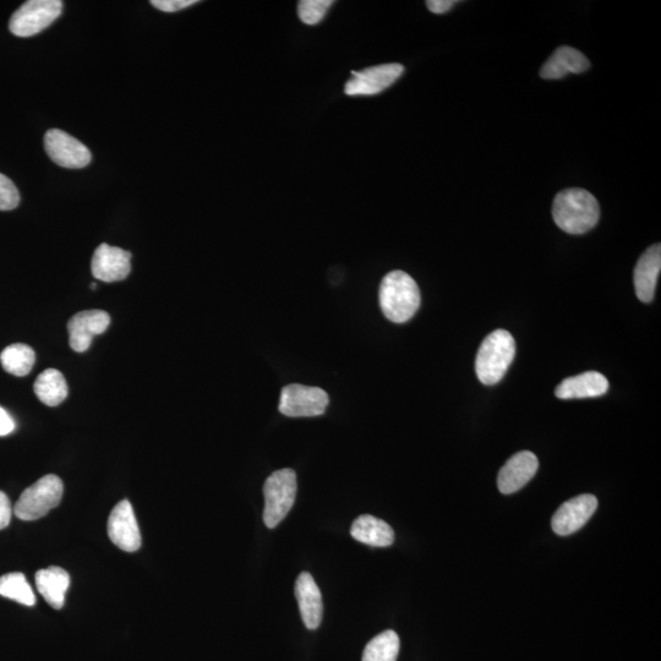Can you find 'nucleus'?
Wrapping results in <instances>:
<instances>
[{
	"label": "nucleus",
	"instance_id": "obj_1",
	"mask_svg": "<svg viewBox=\"0 0 661 661\" xmlns=\"http://www.w3.org/2000/svg\"><path fill=\"white\" fill-rule=\"evenodd\" d=\"M556 226L568 234H584L600 218V206L594 195L584 189H566L556 195L553 205Z\"/></svg>",
	"mask_w": 661,
	"mask_h": 661
},
{
	"label": "nucleus",
	"instance_id": "obj_2",
	"mask_svg": "<svg viewBox=\"0 0 661 661\" xmlns=\"http://www.w3.org/2000/svg\"><path fill=\"white\" fill-rule=\"evenodd\" d=\"M379 298L382 313L396 324L411 320L422 302L417 282L403 271H392L384 277Z\"/></svg>",
	"mask_w": 661,
	"mask_h": 661
},
{
	"label": "nucleus",
	"instance_id": "obj_3",
	"mask_svg": "<svg viewBox=\"0 0 661 661\" xmlns=\"http://www.w3.org/2000/svg\"><path fill=\"white\" fill-rule=\"evenodd\" d=\"M516 342L506 330L490 333L480 346L475 371L484 385L493 386L500 382L515 359Z\"/></svg>",
	"mask_w": 661,
	"mask_h": 661
},
{
	"label": "nucleus",
	"instance_id": "obj_4",
	"mask_svg": "<svg viewBox=\"0 0 661 661\" xmlns=\"http://www.w3.org/2000/svg\"><path fill=\"white\" fill-rule=\"evenodd\" d=\"M63 493L62 479L57 475H46L21 494L13 510L15 516L21 521L40 520L60 504Z\"/></svg>",
	"mask_w": 661,
	"mask_h": 661
},
{
	"label": "nucleus",
	"instance_id": "obj_5",
	"mask_svg": "<svg viewBox=\"0 0 661 661\" xmlns=\"http://www.w3.org/2000/svg\"><path fill=\"white\" fill-rule=\"evenodd\" d=\"M297 489V474L291 468L280 469L267 478L264 485L267 528H276L286 518L296 502Z\"/></svg>",
	"mask_w": 661,
	"mask_h": 661
},
{
	"label": "nucleus",
	"instance_id": "obj_6",
	"mask_svg": "<svg viewBox=\"0 0 661 661\" xmlns=\"http://www.w3.org/2000/svg\"><path fill=\"white\" fill-rule=\"evenodd\" d=\"M60 0H30L16 10L10 19L9 29L18 37H31L40 34L62 14Z\"/></svg>",
	"mask_w": 661,
	"mask_h": 661
},
{
	"label": "nucleus",
	"instance_id": "obj_7",
	"mask_svg": "<svg viewBox=\"0 0 661 661\" xmlns=\"http://www.w3.org/2000/svg\"><path fill=\"white\" fill-rule=\"evenodd\" d=\"M330 397L319 387L292 384L281 392L280 412L286 417H318L325 413Z\"/></svg>",
	"mask_w": 661,
	"mask_h": 661
},
{
	"label": "nucleus",
	"instance_id": "obj_8",
	"mask_svg": "<svg viewBox=\"0 0 661 661\" xmlns=\"http://www.w3.org/2000/svg\"><path fill=\"white\" fill-rule=\"evenodd\" d=\"M45 149L49 157L58 166L80 169L90 165L91 152L73 136L63 130H48L45 136Z\"/></svg>",
	"mask_w": 661,
	"mask_h": 661
},
{
	"label": "nucleus",
	"instance_id": "obj_9",
	"mask_svg": "<svg viewBox=\"0 0 661 661\" xmlns=\"http://www.w3.org/2000/svg\"><path fill=\"white\" fill-rule=\"evenodd\" d=\"M403 71L402 65L397 63L376 65L359 73L353 71V78L344 87V92L348 96L378 95L396 83Z\"/></svg>",
	"mask_w": 661,
	"mask_h": 661
},
{
	"label": "nucleus",
	"instance_id": "obj_10",
	"mask_svg": "<svg viewBox=\"0 0 661 661\" xmlns=\"http://www.w3.org/2000/svg\"><path fill=\"white\" fill-rule=\"evenodd\" d=\"M108 535L120 550L135 553L141 546V533L134 508L127 500L113 508L108 520Z\"/></svg>",
	"mask_w": 661,
	"mask_h": 661
},
{
	"label": "nucleus",
	"instance_id": "obj_11",
	"mask_svg": "<svg viewBox=\"0 0 661 661\" xmlns=\"http://www.w3.org/2000/svg\"><path fill=\"white\" fill-rule=\"evenodd\" d=\"M598 500L594 495H579L568 500L556 511L551 526L554 532L561 537H566L583 528L594 512L597 511Z\"/></svg>",
	"mask_w": 661,
	"mask_h": 661
},
{
	"label": "nucleus",
	"instance_id": "obj_12",
	"mask_svg": "<svg viewBox=\"0 0 661 661\" xmlns=\"http://www.w3.org/2000/svg\"><path fill=\"white\" fill-rule=\"evenodd\" d=\"M111 325V316L103 310H85L68 322L71 349L84 353L90 348L95 336L102 335Z\"/></svg>",
	"mask_w": 661,
	"mask_h": 661
},
{
	"label": "nucleus",
	"instance_id": "obj_13",
	"mask_svg": "<svg viewBox=\"0 0 661 661\" xmlns=\"http://www.w3.org/2000/svg\"><path fill=\"white\" fill-rule=\"evenodd\" d=\"M129 251L108 244H101L91 262L92 275L97 280L111 283L123 281L131 271Z\"/></svg>",
	"mask_w": 661,
	"mask_h": 661
},
{
	"label": "nucleus",
	"instance_id": "obj_14",
	"mask_svg": "<svg viewBox=\"0 0 661 661\" xmlns=\"http://www.w3.org/2000/svg\"><path fill=\"white\" fill-rule=\"evenodd\" d=\"M539 461L533 452L522 451L516 453L501 468L497 486L502 494L510 495L517 493L526 486L537 474Z\"/></svg>",
	"mask_w": 661,
	"mask_h": 661
},
{
	"label": "nucleus",
	"instance_id": "obj_15",
	"mask_svg": "<svg viewBox=\"0 0 661 661\" xmlns=\"http://www.w3.org/2000/svg\"><path fill=\"white\" fill-rule=\"evenodd\" d=\"M296 597L305 626L309 630H316L322 621L324 604L318 584L310 573H300L296 583Z\"/></svg>",
	"mask_w": 661,
	"mask_h": 661
},
{
	"label": "nucleus",
	"instance_id": "obj_16",
	"mask_svg": "<svg viewBox=\"0 0 661 661\" xmlns=\"http://www.w3.org/2000/svg\"><path fill=\"white\" fill-rule=\"evenodd\" d=\"M609 390V381L598 371H588L581 375L572 376L556 387L555 395L560 400H581L605 395Z\"/></svg>",
	"mask_w": 661,
	"mask_h": 661
},
{
	"label": "nucleus",
	"instance_id": "obj_17",
	"mask_svg": "<svg viewBox=\"0 0 661 661\" xmlns=\"http://www.w3.org/2000/svg\"><path fill=\"white\" fill-rule=\"evenodd\" d=\"M661 270V247L653 245L639 259L635 269L636 296L643 303L654 299L658 277Z\"/></svg>",
	"mask_w": 661,
	"mask_h": 661
},
{
	"label": "nucleus",
	"instance_id": "obj_18",
	"mask_svg": "<svg viewBox=\"0 0 661 661\" xmlns=\"http://www.w3.org/2000/svg\"><path fill=\"white\" fill-rule=\"evenodd\" d=\"M591 67L582 52L572 47L557 48L553 56L543 65L540 76L546 80L564 78L567 74H581Z\"/></svg>",
	"mask_w": 661,
	"mask_h": 661
},
{
	"label": "nucleus",
	"instance_id": "obj_19",
	"mask_svg": "<svg viewBox=\"0 0 661 661\" xmlns=\"http://www.w3.org/2000/svg\"><path fill=\"white\" fill-rule=\"evenodd\" d=\"M69 586L70 576L63 568L52 566L36 573L37 591L53 609L63 608Z\"/></svg>",
	"mask_w": 661,
	"mask_h": 661
},
{
	"label": "nucleus",
	"instance_id": "obj_20",
	"mask_svg": "<svg viewBox=\"0 0 661 661\" xmlns=\"http://www.w3.org/2000/svg\"><path fill=\"white\" fill-rule=\"evenodd\" d=\"M351 534L358 542L374 548H387L395 542V532L390 524L369 515L360 516L354 521Z\"/></svg>",
	"mask_w": 661,
	"mask_h": 661
},
{
	"label": "nucleus",
	"instance_id": "obj_21",
	"mask_svg": "<svg viewBox=\"0 0 661 661\" xmlns=\"http://www.w3.org/2000/svg\"><path fill=\"white\" fill-rule=\"evenodd\" d=\"M34 390L38 400L48 407H57L68 397L67 381L56 369L43 371L35 382Z\"/></svg>",
	"mask_w": 661,
	"mask_h": 661
},
{
	"label": "nucleus",
	"instance_id": "obj_22",
	"mask_svg": "<svg viewBox=\"0 0 661 661\" xmlns=\"http://www.w3.org/2000/svg\"><path fill=\"white\" fill-rule=\"evenodd\" d=\"M0 363L7 373L18 378L29 375L36 363L34 349L24 343H15L4 349L0 354Z\"/></svg>",
	"mask_w": 661,
	"mask_h": 661
},
{
	"label": "nucleus",
	"instance_id": "obj_23",
	"mask_svg": "<svg viewBox=\"0 0 661 661\" xmlns=\"http://www.w3.org/2000/svg\"><path fill=\"white\" fill-rule=\"evenodd\" d=\"M400 644V637L395 631L382 632L365 647L363 661H396Z\"/></svg>",
	"mask_w": 661,
	"mask_h": 661
},
{
	"label": "nucleus",
	"instance_id": "obj_24",
	"mask_svg": "<svg viewBox=\"0 0 661 661\" xmlns=\"http://www.w3.org/2000/svg\"><path fill=\"white\" fill-rule=\"evenodd\" d=\"M0 595L26 606H34L36 597L23 573L13 572L0 577Z\"/></svg>",
	"mask_w": 661,
	"mask_h": 661
},
{
	"label": "nucleus",
	"instance_id": "obj_25",
	"mask_svg": "<svg viewBox=\"0 0 661 661\" xmlns=\"http://www.w3.org/2000/svg\"><path fill=\"white\" fill-rule=\"evenodd\" d=\"M332 4V0H303L298 4L299 19L307 25L319 24Z\"/></svg>",
	"mask_w": 661,
	"mask_h": 661
},
{
	"label": "nucleus",
	"instance_id": "obj_26",
	"mask_svg": "<svg viewBox=\"0 0 661 661\" xmlns=\"http://www.w3.org/2000/svg\"><path fill=\"white\" fill-rule=\"evenodd\" d=\"M18 188L7 176L0 173V211H10L19 206Z\"/></svg>",
	"mask_w": 661,
	"mask_h": 661
},
{
	"label": "nucleus",
	"instance_id": "obj_27",
	"mask_svg": "<svg viewBox=\"0 0 661 661\" xmlns=\"http://www.w3.org/2000/svg\"><path fill=\"white\" fill-rule=\"evenodd\" d=\"M196 3H198L196 0H152L151 2L155 8L165 13H176Z\"/></svg>",
	"mask_w": 661,
	"mask_h": 661
},
{
	"label": "nucleus",
	"instance_id": "obj_28",
	"mask_svg": "<svg viewBox=\"0 0 661 661\" xmlns=\"http://www.w3.org/2000/svg\"><path fill=\"white\" fill-rule=\"evenodd\" d=\"M13 507L9 497L0 491V531L7 528L12 521Z\"/></svg>",
	"mask_w": 661,
	"mask_h": 661
},
{
	"label": "nucleus",
	"instance_id": "obj_29",
	"mask_svg": "<svg viewBox=\"0 0 661 661\" xmlns=\"http://www.w3.org/2000/svg\"><path fill=\"white\" fill-rule=\"evenodd\" d=\"M457 2L455 0H429L426 2L428 9L434 14H445L455 7Z\"/></svg>",
	"mask_w": 661,
	"mask_h": 661
},
{
	"label": "nucleus",
	"instance_id": "obj_30",
	"mask_svg": "<svg viewBox=\"0 0 661 661\" xmlns=\"http://www.w3.org/2000/svg\"><path fill=\"white\" fill-rule=\"evenodd\" d=\"M14 430L15 422L12 415L0 407V436L12 434Z\"/></svg>",
	"mask_w": 661,
	"mask_h": 661
},
{
	"label": "nucleus",
	"instance_id": "obj_31",
	"mask_svg": "<svg viewBox=\"0 0 661 661\" xmlns=\"http://www.w3.org/2000/svg\"><path fill=\"white\" fill-rule=\"evenodd\" d=\"M90 287H91V289H96L97 284H96V283H92Z\"/></svg>",
	"mask_w": 661,
	"mask_h": 661
}]
</instances>
